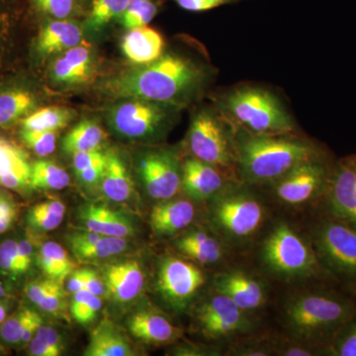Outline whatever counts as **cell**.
I'll return each mask as SVG.
<instances>
[{
    "mask_svg": "<svg viewBox=\"0 0 356 356\" xmlns=\"http://www.w3.org/2000/svg\"><path fill=\"white\" fill-rule=\"evenodd\" d=\"M65 205L60 199L37 204L28 213L27 221L32 229L39 232H50L58 229L64 221Z\"/></svg>",
    "mask_w": 356,
    "mask_h": 356,
    "instance_id": "d6a6232c",
    "label": "cell"
},
{
    "mask_svg": "<svg viewBox=\"0 0 356 356\" xmlns=\"http://www.w3.org/2000/svg\"><path fill=\"white\" fill-rule=\"evenodd\" d=\"M180 8L189 13H203L218 7L236 4L247 0H173Z\"/></svg>",
    "mask_w": 356,
    "mask_h": 356,
    "instance_id": "f6af8a7d",
    "label": "cell"
},
{
    "mask_svg": "<svg viewBox=\"0 0 356 356\" xmlns=\"http://www.w3.org/2000/svg\"><path fill=\"white\" fill-rule=\"evenodd\" d=\"M210 220L222 236L243 242L261 229L266 221V208L252 192L228 186L211 198Z\"/></svg>",
    "mask_w": 356,
    "mask_h": 356,
    "instance_id": "ba28073f",
    "label": "cell"
},
{
    "mask_svg": "<svg viewBox=\"0 0 356 356\" xmlns=\"http://www.w3.org/2000/svg\"><path fill=\"white\" fill-rule=\"evenodd\" d=\"M138 172L147 195L154 200L175 198L182 189V165L172 149L143 154L138 161Z\"/></svg>",
    "mask_w": 356,
    "mask_h": 356,
    "instance_id": "8fae6325",
    "label": "cell"
},
{
    "mask_svg": "<svg viewBox=\"0 0 356 356\" xmlns=\"http://www.w3.org/2000/svg\"><path fill=\"white\" fill-rule=\"evenodd\" d=\"M332 212L343 222L356 227V163H344L327 181Z\"/></svg>",
    "mask_w": 356,
    "mask_h": 356,
    "instance_id": "e0dca14e",
    "label": "cell"
},
{
    "mask_svg": "<svg viewBox=\"0 0 356 356\" xmlns=\"http://www.w3.org/2000/svg\"><path fill=\"white\" fill-rule=\"evenodd\" d=\"M178 109L139 98L117 99L107 109L112 132L128 140L152 142L165 135Z\"/></svg>",
    "mask_w": 356,
    "mask_h": 356,
    "instance_id": "52a82bcc",
    "label": "cell"
},
{
    "mask_svg": "<svg viewBox=\"0 0 356 356\" xmlns=\"http://www.w3.org/2000/svg\"><path fill=\"white\" fill-rule=\"evenodd\" d=\"M305 343V341L296 339V343L282 344L276 353L278 355L283 356H312L317 355V353L310 348L309 344Z\"/></svg>",
    "mask_w": 356,
    "mask_h": 356,
    "instance_id": "db71d44e",
    "label": "cell"
},
{
    "mask_svg": "<svg viewBox=\"0 0 356 356\" xmlns=\"http://www.w3.org/2000/svg\"><path fill=\"white\" fill-rule=\"evenodd\" d=\"M83 228L105 236L128 238L135 234L133 222L124 213L106 206L88 204L79 211Z\"/></svg>",
    "mask_w": 356,
    "mask_h": 356,
    "instance_id": "44dd1931",
    "label": "cell"
},
{
    "mask_svg": "<svg viewBox=\"0 0 356 356\" xmlns=\"http://www.w3.org/2000/svg\"><path fill=\"white\" fill-rule=\"evenodd\" d=\"M355 163H356V161H355Z\"/></svg>",
    "mask_w": 356,
    "mask_h": 356,
    "instance_id": "be15d7a7",
    "label": "cell"
},
{
    "mask_svg": "<svg viewBox=\"0 0 356 356\" xmlns=\"http://www.w3.org/2000/svg\"><path fill=\"white\" fill-rule=\"evenodd\" d=\"M0 271L13 280L23 275L18 255V241L9 238L0 243Z\"/></svg>",
    "mask_w": 356,
    "mask_h": 356,
    "instance_id": "ab89813d",
    "label": "cell"
},
{
    "mask_svg": "<svg viewBox=\"0 0 356 356\" xmlns=\"http://www.w3.org/2000/svg\"><path fill=\"white\" fill-rule=\"evenodd\" d=\"M343 329L332 346V355L356 356V322H348Z\"/></svg>",
    "mask_w": 356,
    "mask_h": 356,
    "instance_id": "7bdbcfd3",
    "label": "cell"
},
{
    "mask_svg": "<svg viewBox=\"0 0 356 356\" xmlns=\"http://www.w3.org/2000/svg\"><path fill=\"white\" fill-rule=\"evenodd\" d=\"M214 291L229 297L245 312L257 310L266 302L264 283L243 271L231 270L218 274L214 280Z\"/></svg>",
    "mask_w": 356,
    "mask_h": 356,
    "instance_id": "9a60e30c",
    "label": "cell"
},
{
    "mask_svg": "<svg viewBox=\"0 0 356 356\" xmlns=\"http://www.w3.org/2000/svg\"><path fill=\"white\" fill-rule=\"evenodd\" d=\"M102 235L84 229L83 232H76V233L72 234L70 236L69 243L72 252H76L77 250H83L84 248H88L89 245H92L93 243L97 242L98 240L102 238Z\"/></svg>",
    "mask_w": 356,
    "mask_h": 356,
    "instance_id": "816d5d0a",
    "label": "cell"
},
{
    "mask_svg": "<svg viewBox=\"0 0 356 356\" xmlns=\"http://www.w3.org/2000/svg\"><path fill=\"white\" fill-rule=\"evenodd\" d=\"M4 22H6V13H4L3 9L0 7V31L3 28Z\"/></svg>",
    "mask_w": 356,
    "mask_h": 356,
    "instance_id": "6125c7cd",
    "label": "cell"
},
{
    "mask_svg": "<svg viewBox=\"0 0 356 356\" xmlns=\"http://www.w3.org/2000/svg\"><path fill=\"white\" fill-rule=\"evenodd\" d=\"M41 13L53 19H67L76 11V0H33Z\"/></svg>",
    "mask_w": 356,
    "mask_h": 356,
    "instance_id": "b9f144b4",
    "label": "cell"
},
{
    "mask_svg": "<svg viewBox=\"0 0 356 356\" xmlns=\"http://www.w3.org/2000/svg\"><path fill=\"white\" fill-rule=\"evenodd\" d=\"M122 51L133 64H151L163 55L165 40L149 26L128 30L121 43Z\"/></svg>",
    "mask_w": 356,
    "mask_h": 356,
    "instance_id": "cb8c5ba5",
    "label": "cell"
},
{
    "mask_svg": "<svg viewBox=\"0 0 356 356\" xmlns=\"http://www.w3.org/2000/svg\"><path fill=\"white\" fill-rule=\"evenodd\" d=\"M219 110L225 118L250 135H289L294 132L291 115L277 96L255 86H238L221 98Z\"/></svg>",
    "mask_w": 356,
    "mask_h": 356,
    "instance_id": "3957f363",
    "label": "cell"
},
{
    "mask_svg": "<svg viewBox=\"0 0 356 356\" xmlns=\"http://www.w3.org/2000/svg\"><path fill=\"white\" fill-rule=\"evenodd\" d=\"M84 273V289L92 293L96 296L102 297L107 294L106 284L104 280L100 277L99 274L95 273L92 269H83Z\"/></svg>",
    "mask_w": 356,
    "mask_h": 356,
    "instance_id": "f907efd6",
    "label": "cell"
},
{
    "mask_svg": "<svg viewBox=\"0 0 356 356\" xmlns=\"http://www.w3.org/2000/svg\"><path fill=\"white\" fill-rule=\"evenodd\" d=\"M245 313L229 297L215 292L199 307L196 322L204 337L222 339L252 330V323Z\"/></svg>",
    "mask_w": 356,
    "mask_h": 356,
    "instance_id": "7c38bea8",
    "label": "cell"
},
{
    "mask_svg": "<svg viewBox=\"0 0 356 356\" xmlns=\"http://www.w3.org/2000/svg\"><path fill=\"white\" fill-rule=\"evenodd\" d=\"M9 305L6 299H0V325L6 321L8 316Z\"/></svg>",
    "mask_w": 356,
    "mask_h": 356,
    "instance_id": "91938a15",
    "label": "cell"
},
{
    "mask_svg": "<svg viewBox=\"0 0 356 356\" xmlns=\"http://www.w3.org/2000/svg\"><path fill=\"white\" fill-rule=\"evenodd\" d=\"M36 257L37 264L46 277L58 282L64 283L70 273L76 270V262L60 243H44Z\"/></svg>",
    "mask_w": 356,
    "mask_h": 356,
    "instance_id": "f1b7e54d",
    "label": "cell"
},
{
    "mask_svg": "<svg viewBox=\"0 0 356 356\" xmlns=\"http://www.w3.org/2000/svg\"><path fill=\"white\" fill-rule=\"evenodd\" d=\"M7 298H10V294H9L8 289H7L6 285L0 280V299Z\"/></svg>",
    "mask_w": 356,
    "mask_h": 356,
    "instance_id": "94428289",
    "label": "cell"
},
{
    "mask_svg": "<svg viewBox=\"0 0 356 356\" xmlns=\"http://www.w3.org/2000/svg\"><path fill=\"white\" fill-rule=\"evenodd\" d=\"M29 156L10 140L0 138V186L14 191L31 188Z\"/></svg>",
    "mask_w": 356,
    "mask_h": 356,
    "instance_id": "ffe728a7",
    "label": "cell"
},
{
    "mask_svg": "<svg viewBox=\"0 0 356 356\" xmlns=\"http://www.w3.org/2000/svg\"><path fill=\"white\" fill-rule=\"evenodd\" d=\"M84 355L133 356L136 351L118 325L109 318H104L91 332Z\"/></svg>",
    "mask_w": 356,
    "mask_h": 356,
    "instance_id": "d4e9b609",
    "label": "cell"
},
{
    "mask_svg": "<svg viewBox=\"0 0 356 356\" xmlns=\"http://www.w3.org/2000/svg\"><path fill=\"white\" fill-rule=\"evenodd\" d=\"M107 158V156H106ZM106 158L98 161L95 165L89 166L83 172L77 173L76 177L81 184L86 187L97 186L102 182L103 175L106 166Z\"/></svg>",
    "mask_w": 356,
    "mask_h": 356,
    "instance_id": "7dc6e473",
    "label": "cell"
},
{
    "mask_svg": "<svg viewBox=\"0 0 356 356\" xmlns=\"http://www.w3.org/2000/svg\"><path fill=\"white\" fill-rule=\"evenodd\" d=\"M105 140L106 134L97 122L83 119L65 136L63 149L70 154L96 151L100 149Z\"/></svg>",
    "mask_w": 356,
    "mask_h": 356,
    "instance_id": "f546056e",
    "label": "cell"
},
{
    "mask_svg": "<svg viewBox=\"0 0 356 356\" xmlns=\"http://www.w3.org/2000/svg\"><path fill=\"white\" fill-rule=\"evenodd\" d=\"M234 126L220 110L205 107L194 114L187 147L191 156L220 168L227 173L236 168V137Z\"/></svg>",
    "mask_w": 356,
    "mask_h": 356,
    "instance_id": "5b68a950",
    "label": "cell"
},
{
    "mask_svg": "<svg viewBox=\"0 0 356 356\" xmlns=\"http://www.w3.org/2000/svg\"><path fill=\"white\" fill-rule=\"evenodd\" d=\"M355 309L348 300L329 293H303L285 306V327L295 339L309 341L336 334L348 324Z\"/></svg>",
    "mask_w": 356,
    "mask_h": 356,
    "instance_id": "277c9868",
    "label": "cell"
},
{
    "mask_svg": "<svg viewBox=\"0 0 356 356\" xmlns=\"http://www.w3.org/2000/svg\"><path fill=\"white\" fill-rule=\"evenodd\" d=\"M42 325H43V320H42L41 316L37 312L33 311L29 322L26 325L22 341H21V346H28Z\"/></svg>",
    "mask_w": 356,
    "mask_h": 356,
    "instance_id": "9f6ffc18",
    "label": "cell"
},
{
    "mask_svg": "<svg viewBox=\"0 0 356 356\" xmlns=\"http://www.w3.org/2000/svg\"><path fill=\"white\" fill-rule=\"evenodd\" d=\"M327 184V172L318 159L293 168L273 182V192L281 202L297 206L316 197Z\"/></svg>",
    "mask_w": 356,
    "mask_h": 356,
    "instance_id": "4fadbf2b",
    "label": "cell"
},
{
    "mask_svg": "<svg viewBox=\"0 0 356 356\" xmlns=\"http://www.w3.org/2000/svg\"><path fill=\"white\" fill-rule=\"evenodd\" d=\"M34 250V242L31 238H21L18 241V255L23 275L31 268Z\"/></svg>",
    "mask_w": 356,
    "mask_h": 356,
    "instance_id": "f5cc1de1",
    "label": "cell"
},
{
    "mask_svg": "<svg viewBox=\"0 0 356 356\" xmlns=\"http://www.w3.org/2000/svg\"><path fill=\"white\" fill-rule=\"evenodd\" d=\"M83 28L76 20L51 19L43 26L37 51L43 57L58 56L83 43Z\"/></svg>",
    "mask_w": 356,
    "mask_h": 356,
    "instance_id": "603a6c76",
    "label": "cell"
},
{
    "mask_svg": "<svg viewBox=\"0 0 356 356\" xmlns=\"http://www.w3.org/2000/svg\"><path fill=\"white\" fill-rule=\"evenodd\" d=\"M74 114V111L67 107L50 106L36 109L23 119L22 129L58 132L69 125Z\"/></svg>",
    "mask_w": 356,
    "mask_h": 356,
    "instance_id": "4dcf8cb0",
    "label": "cell"
},
{
    "mask_svg": "<svg viewBox=\"0 0 356 356\" xmlns=\"http://www.w3.org/2000/svg\"><path fill=\"white\" fill-rule=\"evenodd\" d=\"M107 293L118 303H128L137 298L144 289L146 276L136 259L110 264L104 271Z\"/></svg>",
    "mask_w": 356,
    "mask_h": 356,
    "instance_id": "ac0fdd59",
    "label": "cell"
},
{
    "mask_svg": "<svg viewBox=\"0 0 356 356\" xmlns=\"http://www.w3.org/2000/svg\"><path fill=\"white\" fill-rule=\"evenodd\" d=\"M39 95L26 86H10L0 90V127L13 125L38 107Z\"/></svg>",
    "mask_w": 356,
    "mask_h": 356,
    "instance_id": "4316f807",
    "label": "cell"
},
{
    "mask_svg": "<svg viewBox=\"0 0 356 356\" xmlns=\"http://www.w3.org/2000/svg\"><path fill=\"white\" fill-rule=\"evenodd\" d=\"M130 0H93L86 27L100 31L110 22L121 17Z\"/></svg>",
    "mask_w": 356,
    "mask_h": 356,
    "instance_id": "e575fe53",
    "label": "cell"
},
{
    "mask_svg": "<svg viewBox=\"0 0 356 356\" xmlns=\"http://www.w3.org/2000/svg\"><path fill=\"white\" fill-rule=\"evenodd\" d=\"M28 350H29V355L33 356H58L50 346L35 337L28 343Z\"/></svg>",
    "mask_w": 356,
    "mask_h": 356,
    "instance_id": "6f0895ef",
    "label": "cell"
},
{
    "mask_svg": "<svg viewBox=\"0 0 356 356\" xmlns=\"http://www.w3.org/2000/svg\"><path fill=\"white\" fill-rule=\"evenodd\" d=\"M105 158H106V153H103L102 149L74 154H72V166H74V173L77 175V173L86 170L89 166L103 161Z\"/></svg>",
    "mask_w": 356,
    "mask_h": 356,
    "instance_id": "681fc988",
    "label": "cell"
},
{
    "mask_svg": "<svg viewBox=\"0 0 356 356\" xmlns=\"http://www.w3.org/2000/svg\"><path fill=\"white\" fill-rule=\"evenodd\" d=\"M35 337L50 346L51 350L58 353V355H62L64 353L65 346L62 337L50 325H42L35 334Z\"/></svg>",
    "mask_w": 356,
    "mask_h": 356,
    "instance_id": "c3c4849f",
    "label": "cell"
},
{
    "mask_svg": "<svg viewBox=\"0 0 356 356\" xmlns=\"http://www.w3.org/2000/svg\"><path fill=\"white\" fill-rule=\"evenodd\" d=\"M177 247L180 252L201 264H216L224 257L222 243L203 229H193L180 236Z\"/></svg>",
    "mask_w": 356,
    "mask_h": 356,
    "instance_id": "83f0119b",
    "label": "cell"
},
{
    "mask_svg": "<svg viewBox=\"0 0 356 356\" xmlns=\"http://www.w3.org/2000/svg\"><path fill=\"white\" fill-rule=\"evenodd\" d=\"M211 76L209 67L202 63L166 53L151 64L107 79L100 89L115 100L139 98L180 110L201 95Z\"/></svg>",
    "mask_w": 356,
    "mask_h": 356,
    "instance_id": "6da1fadb",
    "label": "cell"
},
{
    "mask_svg": "<svg viewBox=\"0 0 356 356\" xmlns=\"http://www.w3.org/2000/svg\"><path fill=\"white\" fill-rule=\"evenodd\" d=\"M313 248L318 261L332 273L356 277V227L346 222H321L313 234Z\"/></svg>",
    "mask_w": 356,
    "mask_h": 356,
    "instance_id": "9c48e42d",
    "label": "cell"
},
{
    "mask_svg": "<svg viewBox=\"0 0 356 356\" xmlns=\"http://www.w3.org/2000/svg\"><path fill=\"white\" fill-rule=\"evenodd\" d=\"M60 284V282L50 280V278L46 277V280H40L33 281L27 284L25 287V293L27 298L32 302L33 304L37 306V304L41 301L42 299L51 292L56 286ZM63 284V283H62Z\"/></svg>",
    "mask_w": 356,
    "mask_h": 356,
    "instance_id": "bcb514c9",
    "label": "cell"
},
{
    "mask_svg": "<svg viewBox=\"0 0 356 356\" xmlns=\"http://www.w3.org/2000/svg\"><path fill=\"white\" fill-rule=\"evenodd\" d=\"M21 139L37 156L46 158L53 154L57 147L58 132L22 129Z\"/></svg>",
    "mask_w": 356,
    "mask_h": 356,
    "instance_id": "f35d334b",
    "label": "cell"
},
{
    "mask_svg": "<svg viewBox=\"0 0 356 356\" xmlns=\"http://www.w3.org/2000/svg\"><path fill=\"white\" fill-rule=\"evenodd\" d=\"M106 166L100 186L109 200L125 203L132 197L133 181L125 161L118 152L111 149L106 153Z\"/></svg>",
    "mask_w": 356,
    "mask_h": 356,
    "instance_id": "484cf974",
    "label": "cell"
},
{
    "mask_svg": "<svg viewBox=\"0 0 356 356\" xmlns=\"http://www.w3.org/2000/svg\"><path fill=\"white\" fill-rule=\"evenodd\" d=\"M228 175L191 156L182 163V191L194 200H208L228 186Z\"/></svg>",
    "mask_w": 356,
    "mask_h": 356,
    "instance_id": "2e32d148",
    "label": "cell"
},
{
    "mask_svg": "<svg viewBox=\"0 0 356 356\" xmlns=\"http://www.w3.org/2000/svg\"><path fill=\"white\" fill-rule=\"evenodd\" d=\"M159 8V0H130L119 21L127 30L144 27L154 20Z\"/></svg>",
    "mask_w": 356,
    "mask_h": 356,
    "instance_id": "836d02e7",
    "label": "cell"
},
{
    "mask_svg": "<svg viewBox=\"0 0 356 356\" xmlns=\"http://www.w3.org/2000/svg\"><path fill=\"white\" fill-rule=\"evenodd\" d=\"M70 182L69 173L54 161L40 159L32 163L31 189L62 191Z\"/></svg>",
    "mask_w": 356,
    "mask_h": 356,
    "instance_id": "1f68e13d",
    "label": "cell"
},
{
    "mask_svg": "<svg viewBox=\"0 0 356 356\" xmlns=\"http://www.w3.org/2000/svg\"><path fill=\"white\" fill-rule=\"evenodd\" d=\"M67 280V290L70 294H76L79 290L83 289V269H76V270L72 271Z\"/></svg>",
    "mask_w": 356,
    "mask_h": 356,
    "instance_id": "680465c9",
    "label": "cell"
},
{
    "mask_svg": "<svg viewBox=\"0 0 356 356\" xmlns=\"http://www.w3.org/2000/svg\"><path fill=\"white\" fill-rule=\"evenodd\" d=\"M127 325L135 339L154 346L175 343L182 336L179 327L163 314L151 309L136 312L128 318Z\"/></svg>",
    "mask_w": 356,
    "mask_h": 356,
    "instance_id": "d6986e66",
    "label": "cell"
},
{
    "mask_svg": "<svg viewBox=\"0 0 356 356\" xmlns=\"http://www.w3.org/2000/svg\"><path fill=\"white\" fill-rule=\"evenodd\" d=\"M195 218V207L186 199H168L152 210L149 224L158 236H170L191 226Z\"/></svg>",
    "mask_w": 356,
    "mask_h": 356,
    "instance_id": "7402d4cb",
    "label": "cell"
},
{
    "mask_svg": "<svg viewBox=\"0 0 356 356\" xmlns=\"http://www.w3.org/2000/svg\"><path fill=\"white\" fill-rule=\"evenodd\" d=\"M102 307V302L100 297L96 296L83 288L72 295L70 314L79 324L88 325L97 317Z\"/></svg>",
    "mask_w": 356,
    "mask_h": 356,
    "instance_id": "8d00e7d4",
    "label": "cell"
},
{
    "mask_svg": "<svg viewBox=\"0 0 356 356\" xmlns=\"http://www.w3.org/2000/svg\"><path fill=\"white\" fill-rule=\"evenodd\" d=\"M18 208L10 194L0 191V234L6 233L13 227L17 218Z\"/></svg>",
    "mask_w": 356,
    "mask_h": 356,
    "instance_id": "ee69618b",
    "label": "cell"
},
{
    "mask_svg": "<svg viewBox=\"0 0 356 356\" xmlns=\"http://www.w3.org/2000/svg\"><path fill=\"white\" fill-rule=\"evenodd\" d=\"M236 170L248 184H273L293 168L318 159L315 145L288 135L236 136Z\"/></svg>",
    "mask_w": 356,
    "mask_h": 356,
    "instance_id": "7a4b0ae2",
    "label": "cell"
},
{
    "mask_svg": "<svg viewBox=\"0 0 356 356\" xmlns=\"http://www.w3.org/2000/svg\"><path fill=\"white\" fill-rule=\"evenodd\" d=\"M95 51L84 42L58 55L49 70L51 83L63 88L86 86L95 79Z\"/></svg>",
    "mask_w": 356,
    "mask_h": 356,
    "instance_id": "5bb4252c",
    "label": "cell"
},
{
    "mask_svg": "<svg viewBox=\"0 0 356 356\" xmlns=\"http://www.w3.org/2000/svg\"><path fill=\"white\" fill-rule=\"evenodd\" d=\"M271 350L266 346L259 343L243 344L232 350L231 355L238 356H266L271 355Z\"/></svg>",
    "mask_w": 356,
    "mask_h": 356,
    "instance_id": "11a10c76",
    "label": "cell"
},
{
    "mask_svg": "<svg viewBox=\"0 0 356 356\" xmlns=\"http://www.w3.org/2000/svg\"><path fill=\"white\" fill-rule=\"evenodd\" d=\"M205 282L203 271L192 262L168 257L159 264L156 290L173 310L187 308Z\"/></svg>",
    "mask_w": 356,
    "mask_h": 356,
    "instance_id": "30bf717a",
    "label": "cell"
},
{
    "mask_svg": "<svg viewBox=\"0 0 356 356\" xmlns=\"http://www.w3.org/2000/svg\"><path fill=\"white\" fill-rule=\"evenodd\" d=\"M37 306L44 313L57 318H67V293L62 283L49 292Z\"/></svg>",
    "mask_w": 356,
    "mask_h": 356,
    "instance_id": "60d3db41",
    "label": "cell"
},
{
    "mask_svg": "<svg viewBox=\"0 0 356 356\" xmlns=\"http://www.w3.org/2000/svg\"><path fill=\"white\" fill-rule=\"evenodd\" d=\"M128 245L127 238L103 236L92 245L77 250L74 252V255L81 261H103L115 255L121 254L122 252L127 250Z\"/></svg>",
    "mask_w": 356,
    "mask_h": 356,
    "instance_id": "d590c367",
    "label": "cell"
},
{
    "mask_svg": "<svg viewBox=\"0 0 356 356\" xmlns=\"http://www.w3.org/2000/svg\"><path fill=\"white\" fill-rule=\"evenodd\" d=\"M31 309L22 308L14 313L0 325V337L4 343L13 346H21L26 325L32 315Z\"/></svg>",
    "mask_w": 356,
    "mask_h": 356,
    "instance_id": "74e56055",
    "label": "cell"
},
{
    "mask_svg": "<svg viewBox=\"0 0 356 356\" xmlns=\"http://www.w3.org/2000/svg\"><path fill=\"white\" fill-rule=\"evenodd\" d=\"M261 257L264 266L283 280L310 277L318 266L313 245L286 222L271 229L262 243Z\"/></svg>",
    "mask_w": 356,
    "mask_h": 356,
    "instance_id": "8992f818",
    "label": "cell"
}]
</instances>
